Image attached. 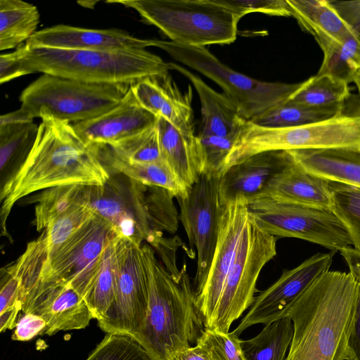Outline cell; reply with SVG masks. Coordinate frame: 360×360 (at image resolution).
I'll use <instances>...</instances> for the list:
<instances>
[{
  "label": "cell",
  "instance_id": "1",
  "mask_svg": "<svg viewBox=\"0 0 360 360\" xmlns=\"http://www.w3.org/2000/svg\"><path fill=\"white\" fill-rule=\"evenodd\" d=\"M41 118L30 153L1 191L3 233L15 203L29 194L60 186L103 185L110 177L93 145L86 143L72 124L49 115Z\"/></svg>",
  "mask_w": 360,
  "mask_h": 360
},
{
  "label": "cell",
  "instance_id": "2",
  "mask_svg": "<svg viewBox=\"0 0 360 360\" xmlns=\"http://www.w3.org/2000/svg\"><path fill=\"white\" fill-rule=\"evenodd\" d=\"M357 288L349 272L317 279L288 313L293 335L285 360H347Z\"/></svg>",
  "mask_w": 360,
  "mask_h": 360
},
{
  "label": "cell",
  "instance_id": "3",
  "mask_svg": "<svg viewBox=\"0 0 360 360\" xmlns=\"http://www.w3.org/2000/svg\"><path fill=\"white\" fill-rule=\"evenodd\" d=\"M149 281L148 305L144 322L134 338L151 360H169L191 347L205 329L185 266L180 280L174 278L149 245H141Z\"/></svg>",
  "mask_w": 360,
  "mask_h": 360
},
{
  "label": "cell",
  "instance_id": "4",
  "mask_svg": "<svg viewBox=\"0 0 360 360\" xmlns=\"http://www.w3.org/2000/svg\"><path fill=\"white\" fill-rule=\"evenodd\" d=\"M26 75L41 72L95 84L131 86L149 77L169 74V63L145 50H67L17 48Z\"/></svg>",
  "mask_w": 360,
  "mask_h": 360
},
{
  "label": "cell",
  "instance_id": "5",
  "mask_svg": "<svg viewBox=\"0 0 360 360\" xmlns=\"http://www.w3.org/2000/svg\"><path fill=\"white\" fill-rule=\"evenodd\" d=\"M136 11L143 21L158 28L171 41L190 46L229 44L242 15L218 0H117Z\"/></svg>",
  "mask_w": 360,
  "mask_h": 360
},
{
  "label": "cell",
  "instance_id": "6",
  "mask_svg": "<svg viewBox=\"0 0 360 360\" xmlns=\"http://www.w3.org/2000/svg\"><path fill=\"white\" fill-rule=\"evenodd\" d=\"M117 236L108 222L94 215L42 264L26 286L22 312H29L41 294L56 284H68L84 299L96 276L105 248Z\"/></svg>",
  "mask_w": 360,
  "mask_h": 360
},
{
  "label": "cell",
  "instance_id": "7",
  "mask_svg": "<svg viewBox=\"0 0 360 360\" xmlns=\"http://www.w3.org/2000/svg\"><path fill=\"white\" fill-rule=\"evenodd\" d=\"M131 86L95 84L43 74L20 96L22 109L33 117L45 115L66 122L93 119L117 105Z\"/></svg>",
  "mask_w": 360,
  "mask_h": 360
},
{
  "label": "cell",
  "instance_id": "8",
  "mask_svg": "<svg viewBox=\"0 0 360 360\" xmlns=\"http://www.w3.org/2000/svg\"><path fill=\"white\" fill-rule=\"evenodd\" d=\"M360 144V113L292 127H266L246 121L226 160V170L257 153L318 150Z\"/></svg>",
  "mask_w": 360,
  "mask_h": 360
},
{
  "label": "cell",
  "instance_id": "9",
  "mask_svg": "<svg viewBox=\"0 0 360 360\" xmlns=\"http://www.w3.org/2000/svg\"><path fill=\"white\" fill-rule=\"evenodd\" d=\"M175 60L195 70L216 82L237 108L250 121L268 108L288 100L302 82H266L238 72L220 62L205 47L185 46L171 41L152 39Z\"/></svg>",
  "mask_w": 360,
  "mask_h": 360
},
{
  "label": "cell",
  "instance_id": "10",
  "mask_svg": "<svg viewBox=\"0 0 360 360\" xmlns=\"http://www.w3.org/2000/svg\"><path fill=\"white\" fill-rule=\"evenodd\" d=\"M276 242L248 218L207 329L229 333L232 323L252 306L259 275L276 256Z\"/></svg>",
  "mask_w": 360,
  "mask_h": 360
},
{
  "label": "cell",
  "instance_id": "11",
  "mask_svg": "<svg viewBox=\"0 0 360 360\" xmlns=\"http://www.w3.org/2000/svg\"><path fill=\"white\" fill-rule=\"evenodd\" d=\"M250 220L276 238L307 240L335 252L350 247L345 225L331 210L259 198L247 202Z\"/></svg>",
  "mask_w": 360,
  "mask_h": 360
},
{
  "label": "cell",
  "instance_id": "12",
  "mask_svg": "<svg viewBox=\"0 0 360 360\" xmlns=\"http://www.w3.org/2000/svg\"><path fill=\"white\" fill-rule=\"evenodd\" d=\"M142 245L120 238L114 300L99 328L107 334L134 337L148 310L149 281Z\"/></svg>",
  "mask_w": 360,
  "mask_h": 360
},
{
  "label": "cell",
  "instance_id": "13",
  "mask_svg": "<svg viewBox=\"0 0 360 360\" xmlns=\"http://www.w3.org/2000/svg\"><path fill=\"white\" fill-rule=\"evenodd\" d=\"M220 177L202 173L185 197L177 198L179 220L190 245L196 249L195 295L202 289L211 266L219 231Z\"/></svg>",
  "mask_w": 360,
  "mask_h": 360
},
{
  "label": "cell",
  "instance_id": "14",
  "mask_svg": "<svg viewBox=\"0 0 360 360\" xmlns=\"http://www.w3.org/2000/svg\"><path fill=\"white\" fill-rule=\"evenodd\" d=\"M333 252L318 253L297 266L284 270L279 278L257 297L249 311L233 332L237 335L255 324H267L282 318L298 298L323 274L333 263Z\"/></svg>",
  "mask_w": 360,
  "mask_h": 360
},
{
  "label": "cell",
  "instance_id": "15",
  "mask_svg": "<svg viewBox=\"0 0 360 360\" xmlns=\"http://www.w3.org/2000/svg\"><path fill=\"white\" fill-rule=\"evenodd\" d=\"M249 218L247 202L239 198L220 205L217 242L206 281L195 295V304L207 328L212 319L232 264L239 240Z\"/></svg>",
  "mask_w": 360,
  "mask_h": 360
},
{
  "label": "cell",
  "instance_id": "16",
  "mask_svg": "<svg viewBox=\"0 0 360 360\" xmlns=\"http://www.w3.org/2000/svg\"><path fill=\"white\" fill-rule=\"evenodd\" d=\"M295 162L288 151L257 153L229 167L219 184V205L242 198L248 202L261 198L269 181Z\"/></svg>",
  "mask_w": 360,
  "mask_h": 360
},
{
  "label": "cell",
  "instance_id": "17",
  "mask_svg": "<svg viewBox=\"0 0 360 360\" xmlns=\"http://www.w3.org/2000/svg\"><path fill=\"white\" fill-rule=\"evenodd\" d=\"M28 47L67 50H145L152 39L135 37L118 29H89L57 25L36 32L26 42Z\"/></svg>",
  "mask_w": 360,
  "mask_h": 360
},
{
  "label": "cell",
  "instance_id": "18",
  "mask_svg": "<svg viewBox=\"0 0 360 360\" xmlns=\"http://www.w3.org/2000/svg\"><path fill=\"white\" fill-rule=\"evenodd\" d=\"M157 117L138 103L130 86L122 101L109 111L72 124L86 143L112 146L154 126Z\"/></svg>",
  "mask_w": 360,
  "mask_h": 360
},
{
  "label": "cell",
  "instance_id": "19",
  "mask_svg": "<svg viewBox=\"0 0 360 360\" xmlns=\"http://www.w3.org/2000/svg\"><path fill=\"white\" fill-rule=\"evenodd\" d=\"M138 103L155 117H162L186 136L193 139L192 89L183 95L169 74L143 79L131 86Z\"/></svg>",
  "mask_w": 360,
  "mask_h": 360
},
{
  "label": "cell",
  "instance_id": "20",
  "mask_svg": "<svg viewBox=\"0 0 360 360\" xmlns=\"http://www.w3.org/2000/svg\"><path fill=\"white\" fill-rule=\"evenodd\" d=\"M29 312L43 317L49 336L63 330L87 327L94 319L84 300L68 284L60 283L45 290Z\"/></svg>",
  "mask_w": 360,
  "mask_h": 360
},
{
  "label": "cell",
  "instance_id": "21",
  "mask_svg": "<svg viewBox=\"0 0 360 360\" xmlns=\"http://www.w3.org/2000/svg\"><path fill=\"white\" fill-rule=\"evenodd\" d=\"M264 197L331 210L329 181L308 172L295 161L269 181L261 196Z\"/></svg>",
  "mask_w": 360,
  "mask_h": 360
},
{
  "label": "cell",
  "instance_id": "22",
  "mask_svg": "<svg viewBox=\"0 0 360 360\" xmlns=\"http://www.w3.org/2000/svg\"><path fill=\"white\" fill-rule=\"evenodd\" d=\"M288 152L308 172L328 181L360 188V144Z\"/></svg>",
  "mask_w": 360,
  "mask_h": 360
},
{
  "label": "cell",
  "instance_id": "23",
  "mask_svg": "<svg viewBox=\"0 0 360 360\" xmlns=\"http://www.w3.org/2000/svg\"><path fill=\"white\" fill-rule=\"evenodd\" d=\"M170 70H176L193 84L200 98L201 127L198 134L219 136H238L247 121L224 94L210 87L199 77L174 63H169Z\"/></svg>",
  "mask_w": 360,
  "mask_h": 360
},
{
  "label": "cell",
  "instance_id": "24",
  "mask_svg": "<svg viewBox=\"0 0 360 360\" xmlns=\"http://www.w3.org/2000/svg\"><path fill=\"white\" fill-rule=\"evenodd\" d=\"M155 125L162 160L190 188L205 168L197 136L193 139L186 136L162 117H157Z\"/></svg>",
  "mask_w": 360,
  "mask_h": 360
},
{
  "label": "cell",
  "instance_id": "25",
  "mask_svg": "<svg viewBox=\"0 0 360 360\" xmlns=\"http://www.w3.org/2000/svg\"><path fill=\"white\" fill-rule=\"evenodd\" d=\"M91 144L108 172L124 174L144 186L164 188L175 198L186 196L189 188L163 160L149 163L131 162L119 155L108 145Z\"/></svg>",
  "mask_w": 360,
  "mask_h": 360
},
{
  "label": "cell",
  "instance_id": "26",
  "mask_svg": "<svg viewBox=\"0 0 360 360\" xmlns=\"http://www.w3.org/2000/svg\"><path fill=\"white\" fill-rule=\"evenodd\" d=\"M286 1L290 16L314 37L322 51L353 32L328 0Z\"/></svg>",
  "mask_w": 360,
  "mask_h": 360
},
{
  "label": "cell",
  "instance_id": "27",
  "mask_svg": "<svg viewBox=\"0 0 360 360\" xmlns=\"http://www.w3.org/2000/svg\"><path fill=\"white\" fill-rule=\"evenodd\" d=\"M39 13L32 4L21 0L0 1V50L21 45L35 32Z\"/></svg>",
  "mask_w": 360,
  "mask_h": 360
},
{
  "label": "cell",
  "instance_id": "28",
  "mask_svg": "<svg viewBox=\"0 0 360 360\" xmlns=\"http://www.w3.org/2000/svg\"><path fill=\"white\" fill-rule=\"evenodd\" d=\"M89 185L73 184L44 190L37 196L34 225L37 231L44 230L60 217L80 207L87 206Z\"/></svg>",
  "mask_w": 360,
  "mask_h": 360
},
{
  "label": "cell",
  "instance_id": "29",
  "mask_svg": "<svg viewBox=\"0 0 360 360\" xmlns=\"http://www.w3.org/2000/svg\"><path fill=\"white\" fill-rule=\"evenodd\" d=\"M120 238L116 236L105 248L96 276L84 298L98 321L105 316L114 300Z\"/></svg>",
  "mask_w": 360,
  "mask_h": 360
},
{
  "label": "cell",
  "instance_id": "30",
  "mask_svg": "<svg viewBox=\"0 0 360 360\" xmlns=\"http://www.w3.org/2000/svg\"><path fill=\"white\" fill-rule=\"evenodd\" d=\"M292 335L293 325L288 317L266 324L255 338L241 340L245 360H284Z\"/></svg>",
  "mask_w": 360,
  "mask_h": 360
},
{
  "label": "cell",
  "instance_id": "31",
  "mask_svg": "<svg viewBox=\"0 0 360 360\" xmlns=\"http://www.w3.org/2000/svg\"><path fill=\"white\" fill-rule=\"evenodd\" d=\"M343 106L313 108L289 100L272 106L250 122L266 127H292L318 122L342 114Z\"/></svg>",
  "mask_w": 360,
  "mask_h": 360
},
{
  "label": "cell",
  "instance_id": "32",
  "mask_svg": "<svg viewBox=\"0 0 360 360\" xmlns=\"http://www.w3.org/2000/svg\"><path fill=\"white\" fill-rule=\"evenodd\" d=\"M349 92V84L328 75L316 74L302 82L288 100L313 108L343 106Z\"/></svg>",
  "mask_w": 360,
  "mask_h": 360
},
{
  "label": "cell",
  "instance_id": "33",
  "mask_svg": "<svg viewBox=\"0 0 360 360\" xmlns=\"http://www.w3.org/2000/svg\"><path fill=\"white\" fill-rule=\"evenodd\" d=\"M323 52V62L317 74L328 75L347 84L353 82L360 68V40L356 34H349Z\"/></svg>",
  "mask_w": 360,
  "mask_h": 360
},
{
  "label": "cell",
  "instance_id": "34",
  "mask_svg": "<svg viewBox=\"0 0 360 360\" xmlns=\"http://www.w3.org/2000/svg\"><path fill=\"white\" fill-rule=\"evenodd\" d=\"M38 127L32 122L0 126L1 170L18 162V167L30 153L36 140Z\"/></svg>",
  "mask_w": 360,
  "mask_h": 360
},
{
  "label": "cell",
  "instance_id": "35",
  "mask_svg": "<svg viewBox=\"0 0 360 360\" xmlns=\"http://www.w3.org/2000/svg\"><path fill=\"white\" fill-rule=\"evenodd\" d=\"M331 210L345 225L354 248L360 252V188L329 181Z\"/></svg>",
  "mask_w": 360,
  "mask_h": 360
},
{
  "label": "cell",
  "instance_id": "36",
  "mask_svg": "<svg viewBox=\"0 0 360 360\" xmlns=\"http://www.w3.org/2000/svg\"><path fill=\"white\" fill-rule=\"evenodd\" d=\"M110 146L131 162L149 163L162 160L155 124Z\"/></svg>",
  "mask_w": 360,
  "mask_h": 360
},
{
  "label": "cell",
  "instance_id": "37",
  "mask_svg": "<svg viewBox=\"0 0 360 360\" xmlns=\"http://www.w3.org/2000/svg\"><path fill=\"white\" fill-rule=\"evenodd\" d=\"M86 360H151L131 336L107 334Z\"/></svg>",
  "mask_w": 360,
  "mask_h": 360
},
{
  "label": "cell",
  "instance_id": "38",
  "mask_svg": "<svg viewBox=\"0 0 360 360\" xmlns=\"http://www.w3.org/2000/svg\"><path fill=\"white\" fill-rule=\"evenodd\" d=\"M238 337L233 331L222 333L205 328L196 345L206 351L211 360H245Z\"/></svg>",
  "mask_w": 360,
  "mask_h": 360
},
{
  "label": "cell",
  "instance_id": "39",
  "mask_svg": "<svg viewBox=\"0 0 360 360\" xmlns=\"http://www.w3.org/2000/svg\"><path fill=\"white\" fill-rule=\"evenodd\" d=\"M196 136L204 158L202 173L221 177L226 170V160L237 136Z\"/></svg>",
  "mask_w": 360,
  "mask_h": 360
},
{
  "label": "cell",
  "instance_id": "40",
  "mask_svg": "<svg viewBox=\"0 0 360 360\" xmlns=\"http://www.w3.org/2000/svg\"><path fill=\"white\" fill-rule=\"evenodd\" d=\"M218 1L236 10L242 17L250 13H262L275 16H290L286 0H218Z\"/></svg>",
  "mask_w": 360,
  "mask_h": 360
},
{
  "label": "cell",
  "instance_id": "41",
  "mask_svg": "<svg viewBox=\"0 0 360 360\" xmlns=\"http://www.w3.org/2000/svg\"><path fill=\"white\" fill-rule=\"evenodd\" d=\"M47 323L40 315L34 312L23 313L18 319L11 336L13 340L28 341L45 334Z\"/></svg>",
  "mask_w": 360,
  "mask_h": 360
},
{
  "label": "cell",
  "instance_id": "42",
  "mask_svg": "<svg viewBox=\"0 0 360 360\" xmlns=\"http://www.w3.org/2000/svg\"><path fill=\"white\" fill-rule=\"evenodd\" d=\"M21 279L15 273L6 270V276L1 281L0 290V313L18 307L22 311Z\"/></svg>",
  "mask_w": 360,
  "mask_h": 360
},
{
  "label": "cell",
  "instance_id": "43",
  "mask_svg": "<svg viewBox=\"0 0 360 360\" xmlns=\"http://www.w3.org/2000/svg\"><path fill=\"white\" fill-rule=\"evenodd\" d=\"M342 20L360 40V0H328Z\"/></svg>",
  "mask_w": 360,
  "mask_h": 360
},
{
  "label": "cell",
  "instance_id": "44",
  "mask_svg": "<svg viewBox=\"0 0 360 360\" xmlns=\"http://www.w3.org/2000/svg\"><path fill=\"white\" fill-rule=\"evenodd\" d=\"M347 360H360V283H358L353 322L347 342Z\"/></svg>",
  "mask_w": 360,
  "mask_h": 360
},
{
  "label": "cell",
  "instance_id": "45",
  "mask_svg": "<svg viewBox=\"0 0 360 360\" xmlns=\"http://www.w3.org/2000/svg\"><path fill=\"white\" fill-rule=\"evenodd\" d=\"M26 75L20 65L19 52L16 49L11 53L0 56V84Z\"/></svg>",
  "mask_w": 360,
  "mask_h": 360
},
{
  "label": "cell",
  "instance_id": "46",
  "mask_svg": "<svg viewBox=\"0 0 360 360\" xmlns=\"http://www.w3.org/2000/svg\"><path fill=\"white\" fill-rule=\"evenodd\" d=\"M340 254L349 267V273L360 283V252L348 247L342 250Z\"/></svg>",
  "mask_w": 360,
  "mask_h": 360
},
{
  "label": "cell",
  "instance_id": "47",
  "mask_svg": "<svg viewBox=\"0 0 360 360\" xmlns=\"http://www.w3.org/2000/svg\"><path fill=\"white\" fill-rule=\"evenodd\" d=\"M169 360H211L206 351L199 345L178 352Z\"/></svg>",
  "mask_w": 360,
  "mask_h": 360
},
{
  "label": "cell",
  "instance_id": "48",
  "mask_svg": "<svg viewBox=\"0 0 360 360\" xmlns=\"http://www.w3.org/2000/svg\"><path fill=\"white\" fill-rule=\"evenodd\" d=\"M34 118L28 112L20 108L18 110L1 115L0 126L9 124L32 122Z\"/></svg>",
  "mask_w": 360,
  "mask_h": 360
},
{
  "label": "cell",
  "instance_id": "49",
  "mask_svg": "<svg viewBox=\"0 0 360 360\" xmlns=\"http://www.w3.org/2000/svg\"><path fill=\"white\" fill-rule=\"evenodd\" d=\"M21 309L18 307L6 310L0 313V332L4 333L7 329L15 328L18 321V314Z\"/></svg>",
  "mask_w": 360,
  "mask_h": 360
},
{
  "label": "cell",
  "instance_id": "50",
  "mask_svg": "<svg viewBox=\"0 0 360 360\" xmlns=\"http://www.w3.org/2000/svg\"><path fill=\"white\" fill-rule=\"evenodd\" d=\"M353 82L355 84L359 93L360 94V68L356 73L354 78L353 79Z\"/></svg>",
  "mask_w": 360,
  "mask_h": 360
},
{
  "label": "cell",
  "instance_id": "51",
  "mask_svg": "<svg viewBox=\"0 0 360 360\" xmlns=\"http://www.w3.org/2000/svg\"><path fill=\"white\" fill-rule=\"evenodd\" d=\"M88 4L87 5H84L82 6L84 7H86V8H92L97 3V1H86Z\"/></svg>",
  "mask_w": 360,
  "mask_h": 360
}]
</instances>
